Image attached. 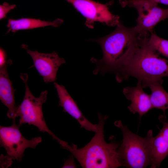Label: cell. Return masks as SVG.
Instances as JSON below:
<instances>
[{
    "mask_svg": "<svg viewBox=\"0 0 168 168\" xmlns=\"http://www.w3.org/2000/svg\"><path fill=\"white\" fill-rule=\"evenodd\" d=\"M115 30L107 35L91 40L100 45L103 57L91 59L96 66L94 74L119 73L129 63L138 49L142 35L135 26L127 27L119 21Z\"/></svg>",
    "mask_w": 168,
    "mask_h": 168,
    "instance_id": "cell-1",
    "label": "cell"
},
{
    "mask_svg": "<svg viewBox=\"0 0 168 168\" xmlns=\"http://www.w3.org/2000/svg\"><path fill=\"white\" fill-rule=\"evenodd\" d=\"M99 130L84 147L77 148L74 144L67 143L63 148L69 151L82 168H115L124 166L118 152L119 143L112 141L106 142L104 139V126L107 115L100 113Z\"/></svg>",
    "mask_w": 168,
    "mask_h": 168,
    "instance_id": "cell-2",
    "label": "cell"
},
{
    "mask_svg": "<svg viewBox=\"0 0 168 168\" xmlns=\"http://www.w3.org/2000/svg\"><path fill=\"white\" fill-rule=\"evenodd\" d=\"M149 36V33L142 36L138 49L127 65L116 75L118 82L131 76L141 82L144 88L149 82L163 80L162 77H168V60L149 46L147 40Z\"/></svg>",
    "mask_w": 168,
    "mask_h": 168,
    "instance_id": "cell-3",
    "label": "cell"
},
{
    "mask_svg": "<svg viewBox=\"0 0 168 168\" xmlns=\"http://www.w3.org/2000/svg\"><path fill=\"white\" fill-rule=\"evenodd\" d=\"M114 125L122 131L123 139L118 152L124 167L144 168L152 163V144L154 137L152 130L143 137L132 132L121 120Z\"/></svg>",
    "mask_w": 168,
    "mask_h": 168,
    "instance_id": "cell-4",
    "label": "cell"
},
{
    "mask_svg": "<svg viewBox=\"0 0 168 168\" xmlns=\"http://www.w3.org/2000/svg\"><path fill=\"white\" fill-rule=\"evenodd\" d=\"M20 77L25 84V91L23 101L18 106L17 114L20 117L19 124L20 126L25 124L34 125L40 131L47 133L53 139L57 140L59 144L61 143L63 140L58 138L49 129L44 118L42 105L47 100L48 91L42 92L39 97H35L28 86L27 73H21Z\"/></svg>",
    "mask_w": 168,
    "mask_h": 168,
    "instance_id": "cell-5",
    "label": "cell"
},
{
    "mask_svg": "<svg viewBox=\"0 0 168 168\" xmlns=\"http://www.w3.org/2000/svg\"><path fill=\"white\" fill-rule=\"evenodd\" d=\"M123 7H133L138 11V17L135 27L141 35L153 33V29L159 22L168 19V8L159 7L158 4L145 0H119Z\"/></svg>",
    "mask_w": 168,
    "mask_h": 168,
    "instance_id": "cell-6",
    "label": "cell"
},
{
    "mask_svg": "<svg viewBox=\"0 0 168 168\" xmlns=\"http://www.w3.org/2000/svg\"><path fill=\"white\" fill-rule=\"evenodd\" d=\"M21 126L15 120L9 126H0V144L6 150L7 155L13 160L20 162L27 148L35 149L42 141L40 137L28 140L23 136L20 130Z\"/></svg>",
    "mask_w": 168,
    "mask_h": 168,
    "instance_id": "cell-7",
    "label": "cell"
},
{
    "mask_svg": "<svg viewBox=\"0 0 168 168\" xmlns=\"http://www.w3.org/2000/svg\"><path fill=\"white\" fill-rule=\"evenodd\" d=\"M66 0L85 17V24L89 28H93L95 22L112 26H116L120 21L118 16L113 14L109 10V7L113 3L112 1L103 4L92 0Z\"/></svg>",
    "mask_w": 168,
    "mask_h": 168,
    "instance_id": "cell-8",
    "label": "cell"
},
{
    "mask_svg": "<svg viewBox=\"0 0 168 168\" xmlns=\"http://www.w3.org/2000/svg\"><path fill=\"white\" fill-rule=\"evenodd\" d=\"M22 48L26 50L32 58L34 67L42 77L46 83L54 82L57 79V74L59 67L66 63L65 59L60 57L55 51L45 54L29 49L26 45Z\"/></svg>",
    "mask_w": 168,
    "mask_h": 168,
    "instance_id": "cell-9",
    "label": "cell"
},
{
    "mask_svg": "<svg viewBox=\"0 0 168 168\" xmlns=\"http://www.w3.org/2000/svg\"><path fill=\"white\" fill-rule=\"evenodd\" d=\"M54 85L58 96L59 105L62 107L63 111L75 119L81 128L88 131L95 132L98 131V124H92L85 116L64 86L56 82H54Z\"/></svg>",
    "mask_w": 168,
    "mask_h": 168,
    "instance_id": "cell-10",
    "label": "cell"
},
{
    "mask_svg": "<svg viewBox=\"0 0 168 168\" xmlns=\"http://www.w3.org/2000/svg\"><path fill=\"white\" fill-rule=\"evenodd\" d=\"M12 63V61L10 59L0 65V100L8 109L7 117L14 120L18 117V106H16L15 100V90L9 78L7 69L8 67Z\"/></svg>",
    "mask_w": 168,
    "mask_h": 168,
    "instance_id": "cell-11",
    "label": "cell"
},
{
    "mask_svg": "<svg viewBox=\"0 0 168 168\" xmlns=\"http://www.w3.org/2000/svg\"><path fill=\"white\" fill-rule=\"evenodd\" d=\"M141 83L138 82L134 87H127L123 90V93L126 99L131 102L128 108L134 114L138 113L141 118L153 108L150 99V95L143 90Z\"/></svg>",
    "mask_w": 168,
    "mask_h": 168,
    "instance_id": "cell-12",
    "label": "cell"
},
{
    "mask_svg": "<svg viewBox=\"0 0 168 168\" xmlns=\"http://www.w3.org/2000/svg\"><path fill=\"white\" fill-rule=\"evenodd\" d=\"M168 156V122L163 123L162 128L153 138L152 144V159L151 168L159 167L162 161Z\"/></svg>",
    "mask_w": 168,
    "mask_h": 168,
    "instance_id": "cell-13",
    "label": "cell"
},
{
    "mask_svg": "<svg viewBox=\"0 0 168 168\" xmlns=\"http://www.w3.org/2000/svg\"><path fill=\"white\" fill-rule=\"evenodd\" d=\"M60 19H55L52 21L42 20L35 18H24L18 19H9L7 25V33L15 32L18 30H29L38 28L52 26L58 27L63 23Z\"/></svg>",
    "mask_w": 168,
    "mask_h": 168,
    "instance_id": "cell-14",
    "label": "cell"
},
{
    "mask_svg": "<svg viewBox=\"0 0 168 168\" xmlns=\"http://www.w3.org/2000/svg\"><path fill=\"white\" fill-rule=\"evenodd\" d=\"M163 80L150 82L144 88L148 87L151 90L150 99L153 108L161 109L164 113L168 109V93L163 88Z\"/></svg>",
    "mask_w": 168,
    "mask_h": 168,
    "instance_id": "cell-15",
    "label": "cell"
},
{
    "mask_svg": "<svg viewBox=\"0 0 168 168\" xmlns=\"http://www.w3.org/2000/svg\"><path fill=\"white\" fill-rule=\"evenodd\" d=\"M147 43L150 47L159 54L168 58V40L152 33L148 37Z\"/></svg>",
    "mask_w": 168,
    "mask_h": 168,
    "instance_id": "cell-16",
    "label": "cell"
},
{
    "mask_svg": "<svg viewBox=\"0 0 168 168\" xmlns=\"http://www.w3.org/2000/svg\"><path fill=\"white\" fill-rule=\"evenodd\" d=\"M16 7L15 4H10L4 2L0 5V19L2 20L6 18L8 13Z\"/></svg>",
    "mask_w": 168,
    "mask_h": 168,
    "instance_id": "cell-17",
    "label": "cell"
},
{
    "mask_svg": "<svg viewBox=\"0 0 168 168\" xmlns=\"http://www.w3.org/2000/svg\"><path fill=\"white\" fill-rule=\"evenodd\" d=\"M0 167L7 168L11 166L12 163V158L10 156L1 154L0 157Z\"/></svg>",
    "mask_w": 168,
    "mask_h": 168,
    "instance_id": "cell-18",
    "label": "cell"
},
{
    "mask_svg": "<svg viewBox=\"0 0 168 168\" xmlns=\"http://www.w3.org/2000/svg\"><path fill=\"white\" fill-rule=\"evenodd\" d=\"M74 156H70L68 158L65 160L64 164L62 168H76L77 166L75 163Z\"/></svg>",
    "mask_w": 168,
    "mask_h": 168,
    "instance_id": "cell-19",
    "label": "cell"
},
{
    "mask_svg": "<svg viewBox=\"0 0 168 168\" xmlns=\"http://www.w3.org/2000/svg\"><path fill=\"white\" fill-rule=\"evenodd\" d=\"M0 65L5 63L7 60H6V54L4 50L0 48Z\"/></svg>",
    "mask_w": 168,
    "mask_h": 168,
    "instance_id": "cell-20",
    "label": "cell"
},
{
    "mask_svg": "<svg viewBox=\"0 0 168 168\" xmlns=\"http://www.w3.org/2000/svg\"><path fill=\"white\" fill-rule=\"evenodd\" d=\"M132 1L145 0L155 2L157 4L161 3L168 5V0H131Z\"/></svg>",
    "mask_w": 168,
    "mask_h": 168,
    "instance_id": "cell-21",
    "label": "cell"
}]
</instances>
